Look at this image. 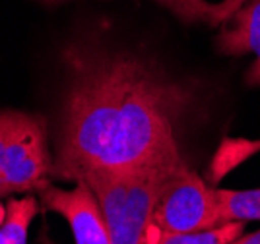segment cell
I'll use <instances>...</instances> for the list:
<instances>
[{"label":"cell","instance_id":"1","mask_svg":"<svg viewBox=\"0 0 260 244\" xmlns=\"http://www.w3.org/2000/svg\"><path fill=\"white\" fill-rule=\"evenodd\" d=\"M70 85L53 177L122 170L181 155L177 126L194 93L128 53H66Z\"/></svg>","mask_w":260,"mask_h":244},{"label":"cell","instance_id":"2","mask_svg":"<svg viewBox=\"0 0 260 244\" xmlns=\"http://www.w3.org/2000/svg\"><path fill=\"white\" fill-rule=\"evenodd\" d=\"M181 159L175 155L136 169L89 170L78 179L95 194L111 244H146L159 188Z\"/></svg>","mask_w":260,"mask_h":244},{"label":"cell","instance_id":"3","mask_svg":"<svg viewBox=\"0 0 260 244\" xmlns=\"http://www.w3.org/2000/svg\"><path fill=\"white\" fill-rule=\"evenodd\" d=\"M53 157L41 115L0 111V186L4 196L51 186Z\"/></svg>","mask_w":260,"mask_h":244},{"label":"cell","instance_id":"4","mask_svg":"<svg viewBox=\"0 0 260 244\" xmlns=\"http://www.w3.org/2000/svg\"><path fill=\"white\" fill-rule=\"evenodd\" d=\"M219 225L216 188H210L181 159L167 172L159 188L150 227L161 233H194Z\"/></svg>","mask_w":260,"mask_h":244},{"label":"cell","instance_id":"5","mask_svg":"<svg viewBox=\"0 0 260 244\" xmlns=\"http://www.w3.org/2000/svg\"><path fill=\"white\" fill-rule=\"evenodd\" d=\"M39 194L47 210L62 215L68 221L76 244H111L98 198L84 181H76L70 190L47 186Z\"/></svg>","mask_w":260,"mask_h":244},{"label":"cell","instance_id":"6","mask_svg":"<svg viewBox=\"0 0 260 244\" xmlns=\"http://www.w3.org/2000/svg\"><path fill=\"white\" fill-rule=\"evenodd\" d=\"M216 45L219 53L231 56L252 54L254 62L245 80L249 85H260V0H247L223 23Z\"/></svg>","mask_w":260,"mask_h":244},{"label":"cell","instance_id":"7","mask_svg":"<svg viewBox=\"0 0 260 244\" xmlns=\"http://www.w3.org/2000/svg\"><path fill=\"white\" fill-rule=\"evenodd\" d=\"M243 221H229L194 233H161L150 227L146 244H229L243 234Z\"/></svg>","mask_w":260,"mask_h":244},{"label":"cell","instance_id":"8","mask_svg":"<svg viewBox=\"0 0 260 244\" xmlns=\"http://www.w3.org/2000/svg\"><path fill=\"white\" fill-rule=\"evenodd\" d=\"M39 203L33 196L16 198L6 203V215L0 223V244H27V233Z\"/></svg>","mask_w":260,"mask_h":244},{"label":"cell","instance_id":"9","mask_svg":"<svg viewBox=\"0 0 260 244\" xmlns=\"http://www.w3.org/2000/svg\"><path fill=\"white\" fill-rule=\"evenodd\" d=\"M217 207L221 225L229 221H258L260 219V188L254 190H228L216 188Z\"/></svg>","mask_w":260,"mask_h":244},{"label":"cell","instance_id":"10","mask_svg":"<svg viewBox=\"0 0 260 244\" xmlns=\"http://www.w3.org/2000/svg\"><path fill=\"white\" fill-rule=\"evenodd\" d=\"M184 23H210L217 25L216 2L208 0H155Z\"/></svg>","mask_w":260,"mask_h":244},{"label":"cell","instance_id":"11","mask_svg":"<svg viewBox=\"0 0 260 244\" xmlns=\"http://www.w3.org/2000/svg\"><path fill=\"white\" fill-rule=\"evenodd\" d=\"M245 2H247V0H221V2H216L217 25H223Z\"/></svg>","mask_w":260,"mask_h":244},{"label":"cell","instance_id":"12","mask_svg":"<svg viewBox=\"0 0 260 244\" xmlns=\"http://www.w3.org/2000/svg\"><path fill=\"white\" fill-rule=\"evenodd\" d=\"M229 244H260V229L256 233H250V234H241L239 238H235L233 242Z\"/></svg>","mask_w":260,"mask_h":244},{"label":"cell","instance_id":"13","mask_svg":"<svg viewBox=\"0 0 260 244\" xmlns=\"http://www.w3.org/2000/svg\"><path fill=\"white\" fill-rule=\"evenodd\" d=\"M43 4H49V6H56V4H62L66 0H41Z\"/></svg>","mask_w":260,"mask_h":244},{"label":"cell","instance_id":"14","mask_svg":"<svg viewBox=\"0 0 260 244\" xmlns=\"http://www.w3.org/2000/svg\"><path fill=\"white\" fill-rule=\"evenodd\" d=\"M4 215H6V207H4L2 203H0V223L4 221Z\"/></svg>","mask_w":260,"mask_h":244}]
</instances>
